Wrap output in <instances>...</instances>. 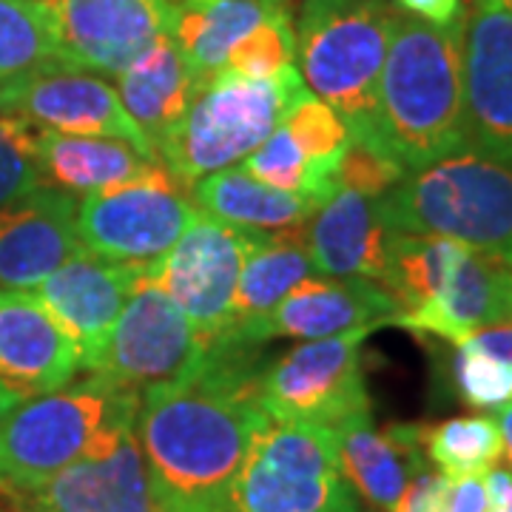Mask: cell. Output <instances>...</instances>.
Segmentation results:
<instances>
[{
    "instance_id": "obj_25",
    "label": "cell",
    "mask_w": 512,
    "mask_h": 512,
    "mask_svg": "<svg viewBox=\"0 0 512 512\" xmlns=\"http://www.w3.org/2000/svg\"><path fill=\"white\" fill-rule=\"evenodd\" d=\"M191 200L202 214L214 220L259 231L268 237L305 239V228L313 211L319 208L308 197H296L288 191L271 188L251 177L245 168H222L191 188Z\"/></svg>"
},
{
    "instance_id": "obj_14",
    "label": "cell",
    "mask_w": 512,
    "mask_h": 512,
    "mask_svg": "<svg viewBox=\"0 0 512 512\" xmlns=\"http://www.w3.org/2000/svg\"><path fill=\"white\" fill-rule=\"evenodd\" d=\"M461 97L467 146L512 160V15L487 0L461 20Z\"/></svg>"
},
{
    "instance_id": "obj_31",
    "label": "cell",
    "mask_w": 512,
    "mask_h": 512,
    "mask_svg": "<svg viewBox=\"0 0 512 512\" xmlns=\"http://www.w3.org/2000/svg\"><path fill=\"white\" fill-rule=\"evenodd\" d=\"M282 126L288 128L293 143L305 154V160L311 165L313 177L319 180L322 188L336 191V171L342 163V154L350 143L348 126L345 120L330 109L328 103H322L319 97L308 94L302 103H296L288 117L282 120Z\"/></svg>"
},
{
    "instance_id": "obj_33",
    "label": "cell",
    "mask_w": 512,
    "mask_h": 512,
    "mask_svg": "<svg viewBox=\"0 0 512 512\" xmlns=\"http://www.w3.org/2000/svg\"><path fill=\"white\" fill-rule=\"evenodd\" d=\"M251 177L262 180L271 188H279V191H288V194H296V197H308L316 205L328 200L333 191L322 188L319 180L313 177L311 165L305 160V154L299 151V146L293 143V137L288 134V128L279 126L262 143L259 148H254L248 157H245V165H242Z\"/></svg>"
},
{
    "instance_id": "obj_22",
    "label": "cell",
    "mask_w": 512,
    "mask_h": 512,
    "mask_svg": "<svg viewBox=\"0 0 512 512\" xmlns=\"http://www.w3.org/2000/svg\"><path fill=\"white\" fill-rule=\"evenodd\" d=\"M507 265L512 262L470 248L458 259L444 288L416 311L399 313L393 325L419 336H439L450 345H461L476 330L504 322Z\"/></svg>"
},
{
    "instance_id": "obj_15",
    "label": "cell",
    "mask_w": 512,
    "mask_h": 512,
    "mask_svg": "<svg viewBox=\"0 0 512 512\" xmlns=\"http://www.w3.org/2000/svg\"><path fill=\"white\" fill-rule=\"evenodd\" d=\"M399 305L382 285L353 276H308L274 311L228 328L222 336L262 345L268 339H328L350 330H379L393 325ZM220 336V339H222Z\"/></svg>"
},
{
    "instance_id": "obj_43",
    "label": "cell",
    "mask_w": 512,
    "mask_h": 512,
    "mask_svg": "<svg viewBox=\"0 0 512 512\" xmlns=\"http://www.w3.org/2000/svg\"><path fill=\"white\" fill-rule=\"evenodd\" d=\"M504 322H512V265L504 271Z\"/></svg>"
},
{
    "instance_id": "obj_16",
    "label": "cell",
    "mask_w": 512,
    "mask_h": 512,
    "mask_svg": "<svg viewBox=\"0 0 512 512\" xmlns=\"http://www.w3.org/2000/svg\"><path fill=\"white\" fill-rule=\"evenodd\" d=\"M80 373V350L35 291H0V390L15 402L60 390Z\"/></svg>"
},
{
    "instance_id": "obj_37",
    "label": "cell",
    "mask_w": 512,
    "mask_h": 512,
    "mask_svg": "<svg viewBox=\"0 0 512 512\" xmlns=\"http://www.w3.org/2000/svg\"><path fill=\"white\" fill-rule=\"evenodd\" d=\"M444 490H447V476H441L439 470H430L424 464L410 476L407 490L393 512H441Z\"/></svg>"
},
{
    "instance_id": "obj_40",
    "label": "cell",
    "mask_w": 512,
    "mask_h": 512,
    "mask_svg": "<svg viewBox=\"0 0 512 512\" xmlns=\"http://www.w3.org/2000/svg\"><path fill=\"white\" fill-rule=\"evenodd\" d=\"M481 478H484L490 512H512V470L495 464Z\"/></svg>"
},
{
    "instance_id": "obj_34",
    "label": "cell",
    "mask_w": 512,
    "mask_h": 512,
    "mask_svg": "<svg viewBox=\"0 0 512 512\" xmlns=\"http://www.w3.org/2000/svg\"><path fill=\"white\" fill-rule=\"evenodd\" d=\"M450 376L461 402L476 410H498L512 402V365L481 353L473 345H456Z\"/></svg>"
},
{
    "instance_id": "obj_21",
    "label": "cell",
    "mask_w": 512,
    "mask_h": 512,
    "mask_svg": "<svg viewBox=\"0 0 512 512\" xmlns=\"http://www.w3.org/2000/svg\"><path fill=\"white\" fill-rule=\"evenodd\" d=\"M419 430L421 424H387L376 430L370 413L333 430L342 476L376 512L396 510L410 476L424 467Z\"/></svg>"
},
{
    "instance_id": "obj_23",
    "label": "cell",
    "mask_w": 512,
    "mask_h": 512,
    "mask_svg": "<svg viewBox=\"0 0 512 512\" xmlns=\"http://www.w3.org/2000/svg\"><path fill=\"white\" fill-rule=\"evenodd\" d=\"M163 168L126 140L83 137L60 131H37V174L40 185L72 197H89L109 188L140 183Z\"/></svg>"
},
{
    "instance_id": "obj_27",
    "label": "cell",
    "mask_w": 512,
    "mask_h": 512,
    "mask_svg": "<svg viewBox=\"0 0 512 512\" xmlns=\"http://www.w3.org/2000/svg\"><path fill=\"white\" fill-rule=\"evenodd\" d=\"M308 276H316V268H313V259L305 248V239H262L248 254L242 276H239L231 328L274 311L276 305Z\"/></svg>"
},
{
    "instance_id": "obj_3",
    "label": "cell",
    "mask_w": 512,
    "mask_h": 512,
    "mask_svg": "<svg viewBox=\"0 0 512 512\" xmlns=\"http://www.w3.org/2000/svg\"><path fill=\"white\" fill-rule=\"evenodd\" d=\"M140 396L86 376L32 396L0 419V487L35 490L66 467L106 456L134 430Z\"/></svg>"
},
{
    "instance_id": "obj_4",
    "label": "cell",
    "mask_w": 512,
    "mask_h": 512,
    "mask_svg": "<svg viewBox=\"0 0 512 512\" xmlns=\"http://www.w3.org/2000/svg\"><path fill=\"white\" fill-rule=\"evenodd\" d=\"M393 12L384 0H302L293 23L305 86L345 120L350 143L384 154L379 80Z\"/></svg>"
},
{
    "instance_id": "obj_45",
    "label": "cell",
    "mask_w": 512,
    "mask_h": 512,
    "mask_svg": "<svg viewBox=\"0 0 512 512\" xmlns=\"http://www.w3.org/2000/svg\"><path fill=\"white\" fill-rule=\"evenodd\" d=\"M0 512H6V510H3V504H0Z\"/></svg>"
},
{
    "instance_id": "obj_28",
    "label": "cell",
    "mask_w": 512,
    "mask_h": 512,
    "mask_svg": "<svg viewBox=\"0 0 512 512\" xmlns=\"http://www.w3.org/2000/svg\"><path fill=\"white\" fill-rule=\"evenodd\" d=\"M467 251L470 248L456 239L393 231L382 288L393 296L399 313L416 311L444 288L458 259Z\"/></svg>"
},
{
    "instance_id": "obj_42",
    "label": "cell",
    "mask_w": 512,
    "mask_h": 512,
    "mask_svg": "<svg viewBox=\"0 0 512 512\" xmlns=\"http://www.w3.org/2000/svg\"><path fill=\"white\" fill-rule=\"evenodd\" d=\"M0 504L6 512H83V510H46V507H29V504H15L6 495H0Z\"/></svg>"
},
{
    "instance_id": "obj_2",
    "label": "cell",
    "mask_w": 512,
    "mask_h": 512,
    "mask_svg": "<svg viewBox=\"0 0 512 512\" xmlns=\"http://www.w3.org/2000/svg\"><path fill=\"white\" fill-rule=\"evenodd\" d=\"M379 131L390 157L419 171L467 146L461 23L441 29L393 12L379 80Z\"/></svg>"
},
{
    "instance_id": "obj_36",
    "label": "cell",
    "mask_w": 512,
    "mask_h": 512,
    "mask_svg": "<svg viewBox=\"0 0 512 512\" xmlns=\"http://www.w3.org/2000/svg\"><path fill=\"white\" fill-rule=\"evenodd\" d=\"M404 177H407V168L396 157L362 146V143H348L339 171H336V185L373 197V200H382Z\"/></svg>"
},
{
    "instance_id": "obj_9",
    "label": "cell",
    "mask_w": 512,
    "mask_h": 512,
    "mask_svg": "<svg viewBox=\"0 0 512 512\" xmlns=\"http://www.w3.org/2000/svg\"><path fill=\"white\" fill-rule=\"evenodd\" d=\"M202 356L205 345L197 330L143 271L86 373L143 396L188 379Z\"/></svg>"
},
{
    "instance_id": "obj_32",
    "label": "cell",
    "mask_w": 512,
    "mask_h": 512,
    "mask_svg": "<svg viewBox=\"0 0 512 512\" xmlns=\"http://www.w3.org/2000/svg\"><path fill=\"white\" fill-rule=\"evenodd\" d=\"M293 57H296V26H293L291 6L282 3L271 18H265L248 35L239 37L225 57L222 69L248 80H265L293 66Z\"/></svg>"
},
{
    "instance_id": "obj_26",
    "label": "cell",
    "mask_w": 512,
    "mask_h": 512,
    "mask_svg": "<svg viewBox=\"0 0 512 512\" xmlns=\"http://www.w3.org/2000/svg\"><path fill=\"white\" fill-rule=\"evenodd\" d=\"M285 0H171L165 35L197 77L220 72L239 37L271 18Z\"/></svg>"
},
{
    "instance_id": "obj_10",
    "label": "cell",
    "mask_w": 512,
    "mask_h": 512,
    "mask_svg": "<svg viewBox=\"0 0 512 512\" xmlns=\"http://www.w3.org/2000/svg\"><path fill=\"white\" fill-rule=\"evenodd\" d=\"M262 239L268 234L228 225L200 211L174 248L146 265L151 282L183 311L205 348L231 328L239 276Z\"/></svg>"
},
{
    "instance_id": "obj_29",
    "label": "cell",
    "mask_w": 512,
    "mask_h": 512,
    "mask_svg": "<svg viewBox=\"0 0 512 512\" xmlns=\"http://www.w3.org/2000/svg\"><path fill=\"white\" fill-rule=\"evenodd\" d=\"M421 450L441 476H484L504 456L495 416H456L419 430Z\"/></svg>"
},
{
    "instance_id": "obj_8",
    "label": "cell",
    "mask_w": 512,
    "mask_h": 512,
    "mask_svg": "<svg viewBox=\"0 0 512 512\" xmlns=\"http://www.w3.org/2000/svg\"><path fill=\"white\" fill-rule=\"evenodd\" d=\"M370 330H350L328 339L302 342L265 365L259 402L265 416L293 424L336 430L370 413L362 342Z\"/></svg>"
},
{
    "instance_id": "obj_41",
    "label": "cell",
    "mask_w": 512,
    "mask_h": 512,
    "mask_svg": "<svg viewBox=\"0 0 512 512\" xmlns=\"http://www.w3.org/2000/svg\"><path fill=\"white\" fill-rule=\"evenodd\" d=\"M495 421H498L501 441H504V453H507V458H510V467H512V402L495 410Z\"/></svg>"
},
{
    "instance_id": "obj_38",
    "label": "cell",
    "mask_w": 512,
    "mask_h": 512,
    "mask_svg": "<svg viewBox=\"0 0 512 512\" xmlns=\"http://www.w3.org/2000/svg\"><path fill=\"white\" fill-rule=\"evenodd\" d=\"M441 512H490L484 478H447V490H444V498H441Z\"/></svg>"
},
{
    "instance_id": "obj_13",
    "label": "cell",
    "mask_w": 512,
    "mask_h": 512,
    "mask_svg": "<svg viewBox=\"0 0 512 512\" xmlns=\"http://www.w3.org/2000/svg\"><path fill=\"white\" fill-rule=\"evenodd\" d=\"M171 0H43L60 66L117 77L165 35Z\"/></svg>"
},
{
    "instance_id": "obj_12",
    "label": "cell",
    "mask_w": 512,
    "mask_h": 512,
    "mask_svg": "<svg viewBox=\"0 0 512 512\" xmlns=\"http://www.w3.org/2000/svg\"><path fill=\"white\" fill-rule=\"evenodd\" d=\"M0 114L26 120L40 131L114 137L157 157L143 131L134 126L120 94L106 77L66 66H49L0 83Z\"/></svg>"
},
{
    "instance_id": "obj_1",
    "label": "cell",
    "mask_w": 512,
    "mask_h": 512,
    "mask_svg": "<svg viewBox=\"0 0 512 512\" xmlns=\"http://www.w3.org/2000/svg\"><path fill=\"white\" fill-rule=\"evenodd\" d=\"M259 345L214 339L200 367L140 396L134 436L160 512H228V498L265 421Z\"/></svg>"
},
{
    "instance_id": "obj_44",
    "label": "cell",
    "mask_w": 512,
    "mask_h": 512,
    "mask_svg": "<svg viewBox=\"0 0 512 512\" xmlns=\"http://www.w3.org/2000/svg\"><path fill=\"white\" fill-rule=\"evenodd\" d=\"M487 3H493V6H498V9H504V12L512 15V0H487Z\"/></svg>"
},
{
    "instance_id": "obj_5",
    "label": "cell",
    "mask_w": 512,
    "mask_h": 512,
    "mask_svg": "<svg viewBox=\"0 0 512 512\" xmlns=\"http://www.w3.org/2000/svg\"><path fill=\"white\" fill-rule=\"evenodd\" d=\"M379 202L393 231L456 239L512 262V160L461 148L410 171Z\"/></svg>"
},
{
    "instance_id": "obj_30",
    "label": "cell",
    "mask_w": 512,
    "mask_h": 512,
    "mask_svg": "<svg viewBox=\"0 0 512 512\" xmlns=\"http://www.w3.org/2000/svg\"><path fill=\"white\" fill-rule=\"evenodd\" d=\"M60 66L43 0H0V83Z\"/></svg>"
},
{
    "instance_id": "obj_7",
    "label": "cell",
    "mask_w": 512,
    "mask_h": 512,
    "mask_svg": "<svg viewBox=\"0 0 512 512\" xmlns=\"http://www.w3.org/2000/svg\"><path fill=\"white\" fill-rule=\"evenodd\" d=\"M228 512H359L333 433L265 416L228 498Z\"/></svg>"
},
{
    "instance_id": "obj_6",
    "label": "cell",
    "mask_w": 512,
    "mask_h": 512,
    "mask_svg": "<svg viewBox=\"0 0 512 512\" xmlns=\"http://www.w3.org/2000/svg\"><path fill=\"white\" fill-rule=\"evenodd\" d=\"M308 94L293 66L265 80H248L225 69L208 74L197 83L183 120L157 148V157L188 191L202 177L245 160Z\"/></svg>"
},
{
    "instance_id": "obj_11",
    "label": "cell",
    "mask_w": 512,
    "mask_h": 512,
    "mask_svg": "<svg viewBox=\"0 0 512 512\" xmlns=\"http://www.w3.org/2000/svg\"><path fill=\"white\" fill-rule=\"evenodd\" d=\"M197 217V202L163 165L148 180L77 202V237L94 256L148 265L168 254Z\"/></svg>"
},
{
    "instance_id": "obj_39",
    "label": "cell",
    "mask_w": 512,
    "mask_h": 512,
    "mask_svg": "<svg viewBox=\"0 0 512 512\" xmlns=\"http://www.w3.org/2000/svg\"><path fill=\"white\" fill-rule=\"evenodd\" d=\"M399 12L433 23L441 29H453L464 20V0H396Z\"/></svg>"
},
{
    "instance_id": "obj_24",
    "label": "cell",
    "mask_w": 512,
    "mask_h": 512,
    "mask_svg": "<svg viewBox=\"0 0 512 512\" xmlns=\"http://www.w3.org/2000/svg\"><path fill=\"white\" fill-rule=\"evenodd\" d=\"M197 83L200 77L188 66L177 43L160 35L117 74V94L148 146L157 151L183 120Z\"/></svg>"
},
{
    "instance_id": "obj_18",
    "label": "cell",
    "mask_w": 512,
    "mask_h": 512,
    "mask_svg": "<svg viewBox=\"0 0 512 512\" xmlns=\"http://www.w3.org/2000/svg\"><path fill=\"white\" fill-rule=\"evenodd\" d=\"M143 271L146 265L114 262L80 251L35 288L40 302L52 311L80 350V370L92 365L103 342L109 339Z\"/></svg>"
},
{
    "instance_id": "obj_19",
    "label": "cell",
    "mask_w": 512,
    "mask_h": 512,
    "mask_svg": "<svg viewBox=\"0 0 512 512\" xmlns=\"http://www.w3.org/2000/svg\"><path fill=\"white\" fill-rule=\"evenodd\" d=\"M15 504L46 507V510L83 512H160L151 490L146 458L134 430L106 456L86 458L66 467L35 490H9L0 487Z\"/></svg>"
},
{
    "instance_id": "obj_17",
    "label": "cell",
    "mask_w": 512,
    "mask_h": 512,
    "mask_svg": "<svg viewBox=\"0 0 512 512\" xmlns=\"http://www.w3.org/2000/svg\"><path fill=\"white\" fill-rule=\"evenodd\" d=\"M80 251L72 194L37 185L0 205V291H35Z\"/></svg>"
},
{
    "instance_id": "obj_20",
    "label": "cell",
    "mask_w": 512,
    "mask_h": 512,
    "mask_svg": "<svg viewBox=\"0 0 512 512\" xmlns=\"http://www.w3.org/2000/svg\"><path fill=\"white\" fill-rule=\"evenodd\" d=\"M393 228L382 214V202L336 188L305 228V248L316 274L353 276L382 285L387 271Z\"/></svg>"
},
{
    "instance_id": "obj_35",
    "label": "cell",
    "mask_w": 512,
    "mask_h": 512,
    "mask_svg": "<svg viewBox=\"0 0 512 512\" xmlns=\"http://www.w3.org/2000/svg\"><path fill=\"white\" fill-rule=\"evenodd\" d=\"M37 185L40 174L35 126L0 114V205L35 191Z\"/></svg>"
}]
</instances>
